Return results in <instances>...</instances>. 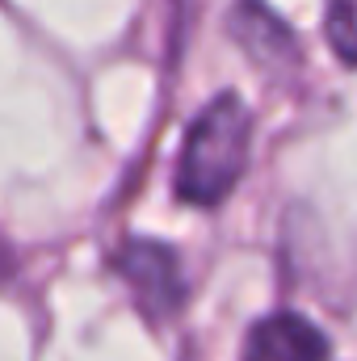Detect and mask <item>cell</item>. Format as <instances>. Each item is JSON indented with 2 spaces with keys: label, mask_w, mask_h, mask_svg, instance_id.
<instances>
[{
  "label": "cell",
  "mask_w": 357,
  "mask_h": 361,
  "mask_svg": "<svg viewBox=\"0 0 357 361\" xmlns=\"http://www.w3.org/2000/svg\"><path fill=\"white\" fill-rule=\"evenodd\" d=\"M253 143V114L236 92H219L185 130L177 160V197L189 206H219L244 177Z\"/></svg>",
  "instance_id": "cell-1"
},
{
  "label": "cell",
  "mask_w": 357,
  "mask_h": 361,
  "mask_svg": "<svg viewBox=\"0 0 357 361\" xmlns=\"http://www.w3.org/2000/svg\"><path fill=\"white\" fill-rule=\"evenodd\" d=\"M118 273L131 281V290L139 294V302L152 315L177 311L181 298H185V277H181L177 252L156 244V240H126L118 252Z\"/></svg>",
  "instance_id": "cell-2"
},
{
  "label": "cell",
  "mask_w": 357,
  "mask_h": 361,
  "mask_svg": "<svg viewBox=\"0 0 357 361\" xmlns=\"http://www.w3.org/2000/svg\"><path fill=\"white\" fill-rule=\"evenodd\" d=\"M328 336L294 311L261 319L244 345V361H328Z\"/></svg>",
  "instance_id": "cell-3"
},
{
  "label": "cell",
  "mask_w": 357,
  "mask_h": 361,
  "mask_svg": "<svg viewBox=\"0 0 357 361\" xmlns=\"http://www.w3.org/2000/svg\"><path fill=\"white\" fill-rule=\"evenodd\" d=\"M231 34L257 63H294V34L261 0H240L231 8Z\"/></svg>",
  "instance_id": "cell-4"
},
{
  "label": "cell",
  "mask_w": 357,
  "mask_h": 361,
  "mask_svg": "<svg viewBox=\"0 0 357 361\" xmlns=\"http://www.w3.org/2000/svg\"><path fill=\"white\" fill-rule=\"evenodd\" d=\"M324 34H328L332 55H337L341 63L357 68V0H328Z\"/></svg>",
  "instance_id": "cell-5"
}]
</instances>
